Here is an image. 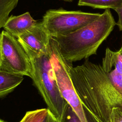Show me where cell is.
<instances>
[{"label": "cell", "instance_id": "1", "mask_svg": "<svg viewBox=\"0 0 122 122\" xmlns=\"http://www.w3.org/2000/svg\"><path fill=\"white\" fill-rule=\"evenodd\" d=\"M70 74L83 108L96 122H110L112 109L122 107V92L102 65L86 59L81 65L71 66Z\"/></svg>", "mask_w": 122, "mask_h": 122}, {"label": "cell", "instance_id": "2", "mask_svg": "<svg viewBox=\"0 0 122 122\" xmlns=\"http://www.w3.org/2000/svg\"><path fill=\"white\" fill-rule=\"evenodd\" d=\"M116 22L110 9L93 22L66 35L53 38L62 57L72 62L96 55L98 48L113 30Z\"/></svg>", "mask_w": 122, "mask_h": 122}, {"label": "cell", "instance_id": "3", "mask_svg": "<svg viewBox=\"0 0 122 122\" xmlns=\"http://www.w3.org/2000/svg\"><path fill=\"white\" fill-rule=\"evenodd\" d=\"M31 66V79L47 105L59 122L66 101L59 91L51 61V51L44 54L28 57Z\"/></svg>", "mask_w": 122, "mask_h": 122}, {"label": "cell", "instance_id": "4", "mask_svg": "<svg viewBox=\"0 0 122 122\" xmlns=\"http://www.w3.org/2000/svg\"><path fill=\"white\" fill-rule=\"evenodd\" d=\"M51 61L57 85L62 98L71 106L81 122H89L80 98L71 81L70 68L72 63L62 56L57 41L51 38Z\"/></svg>", "mask_w": 122, "mask_h": 122}, {"label": "cell", "instance_id": "5", "mask_svg": "<svg viewBox=\"0 0 122 122\" xmlns=\"http://www.w3.org/2000/svg\"><path fill=\"white\" fill-rule=\"evenodd\" d=\"M101 15L81 10L51 9L46 12L41 22L50 37L55 38L72 33L93 22Z\"/></svg>", "mask_w": 122, "mask_h": 122}, {"label": "cell", "instance_id": "6", "mask_svg": "<svg viewBox=\"0 0 122 122\" xmlns=\"http://www.w3.org/2000/svg\"><path fill=\"white\" fill-rule=\"evenodd\" d=\"M0 69L31 77V66L28 55L17 39L4 30L0 33Z\"/></svg>", "mask_w": 122, "mask_h": 122}, {"label": "cell", "instance_id": "7", "mask_svg": "<svg viewBox=\"0 0 122 122\" xmlns=\"http://www.w3.org/2000/svg\"><path fill=\"white\" fill-rule=\"evenodd\" d=\"M51 38L42 22H40L16 38L28 57H33L44 54L49 51Z\"/></svg>", "mask_w": 122, "mask_h": 122}, {"label": "cell", "instance_id": "8", "mask_svg": "<svg viewBox=\"0 0 122 122\" xmlns=\"http://www.w3.org/2000/svg\"><path fill=\"white\" fill-rule=\"evenodd\" d=\"M37 23L29 12L18 16L9 17L3 28L15 38L33 28Z\"/></svg>", "mask_w": 122, "mask_h": 122}, {"label": "cell", "instance_id": "9", "mask_svg": "<svg viewBox=\"0 0 122 122\" xmlns=\"http://www.w3.org/2000/svg\"><path fill=\"white\" fill-rule=\"evenodd\" d=\"M23 76L16 75L0 69V98L13 91L23 81Z\"/></svg>", "mask_w": 122, "mask_h": 122}, {"label": "cell", "instance_id": "10", "mask_svg": "<svg viewBox=\"0 0 122 122\" xmlns=\"http://www.w3.org/2000/svg\"><path fill=\"white\" fill-rule=\"evenodd\" d=\"M102 68L106 73H109L113 67L122 74V51L121 49L116 51H112L109 48L105 50L104 57L102 59Z\"/></svg>", "mask_w": 122, "mask_h": 122}, {"label": "cell", "instance_id": "11", "mask_svg": "<svg viewBox=\"0 0 122 122\" xmlns=\"http://www.w3.org/2000/svg\"><path fill=\"white\" fill-rule=\"evenodd\" d=\"M122 0H79L80 6H88L94 9H112L113 10L121 6Z\"/></svg>", "mask_w": 122, "mask_h": 122}, {"label": "cell", "instance_id": "12", "mask_svg": "<svg viewBox=\"0 0 122 122\" xmlns=\"http://www.w3.org/2000/svg\"><path fill=\"white\" fill-rule=\"evenodd\" d=\"M18 1L19 0H0V29L3 27Z\"/></svg>", "mask_w": 122, "mask_h": 122}, {"label": "cell", "instance_id": "13", "mask_svg": "<svg viewBox=\"0 0 122 122\" xmlns=\"http://www.w3.org/2000/svg\"><path fill=\"white\" fill-rule=\"evenodd\" d=\"M47 108L37 109L27 112L19 122H40L48 112Z\"/></svg>", "mask_w": 122, "mask_h": 122}, {"label": "cell", "instance_id": "14", "mask_svg": "<svg viewBox=\"0 0 122 122\" xmlns=\"http://www.w3.org/2000/svg\"><path fill=\"white\" fill-rule=\"evenodd\" d=\"M58 122H81L71 106L67 102L62 116Z\"/></svg>", "mask_w": 122, "mask_h": 122}, {"label": "cell", "instance_id": "15", "mask_svg": "<svg viewBox=\"0 0 122 122\" xmlns=\"http://www.w3.org/2000/svg\"><path fill=\"white\" fill-rule=\"evenodd\" d=\"M110 122H122V107H117L112 109Z\"/></svg>", "mask_w": 122, "mask_h": 122}, {"label": "cell", "instance_id": "16", "mask_svg": "<svg viewBox=\"0 0 122 122\" xmlns=\"http://www.w3.org/2000/svg\"><path fill=\"white\" fill-rule=\"evenodd\" d=\"M114 10L117 12L118 16V20L116 22V25L119 30L122 31V4L120 7L115 9Z\"/></svg>", "mask_w": 122, "mask_h": 122}, {"label": "cell", "instance_id": "17", "mask_svg": "<svg viewBox=\"0 0 122 122\" xmlns=\"http://www.w3.org/2000/svg\"><path fill=\"white\" fill-rule=\"evenodd\" d=\"M40 122H58V121L56 117L48 110L45 116Z\"/></svg>", "mask_w": 122, "mask_h": 122}, {"label": "cell", "instance_id": "18", "mask_svg": "<svg viewBox=\"0 0 122 122\" xmlns=\"http://www.w3.org/2000/svg\"><path fill=\"white\" fill-rule=\"evenodd\" d=\"M64 0V1H65V2H72L73 0Z\"/></svg>", "mask_w": 122, "mask_h": 122}, {"label": "cell", "instance_id": "19", "mask_svg": "<svg viewBox=\"0 0 122 122\" xmlns=\"http://www.w3.org/2000/svg\"><path fill=\"white\" fill-rule=\"evenodd\" d=\"M0 122H6L4 121H3V120H2L0 119Z\"/></svg>", "mask_w": 122, "mask_h": 122}, {"label": "cell", "instance_id": "20", "mask_svg": "<svg viewBox=\"0 0 122 122\" xmlns=\"http://www.w3.org/2000/svg\"><path fill=\"white\" fill-rule=\"evenodd\" d=\"M120 49L122 50V47H121V48H120Z\"/></svg>", "mask_w": 122, "mask_h": 122}]
</instances>
